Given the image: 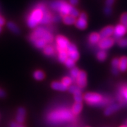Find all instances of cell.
Listing matches in <instances>:
<instances>
[{
	"instance_id": "6da1fadb",
	"label": "cell",
	"mask_w": 127,
	"mask_h": 127,
	"mask_svg": "<svg viewBox=\"0 0 127 127\" xmlns=\"http://www.w3.org/2000/svg\"><path fill=\"white\" fill-rule=\"evenodd\" d=\"M72 112L68 109L61 108V109L55 110L48 115L47 119L48 122L52 125H56L63 123L66 121H70L73 118Z\"/></svg>"
},
{
	"instance_id": "7a4b0ae2",
	"label": "cell",
	"mask_w": 127,
	"mask_h": 127,
	"mask_svg": "<svg viewBox=\"0 0 127 127\" xmlns=\"http://www.w3.org/2000/svg\"><path fill=\"white\" fill-rule=\"evenodd\" d=\"M50 6L53 10L59 12L63 17L66 15H70L76 18L79 15V11L76 8L63 1H53L50 4Z\"/></svg>"
},
{
	"instance_id": "3957f363",
	"label": "cell",
	"mask_w": 127,
	"mask_h": 127,
	"mask_svg": "<svg viewBox=\"0 0 127 127\" xmlns=\"http://www.w3.org/2000/svg\"><path fill=\"white\" fill-rule=\"evenodd\" d=\"M43 12L41 9L37 7L31 12V15L27 19V25L29 27L35 28L41 22L43 15Z\"/></svg>"
},
{
	"instance_id": "277c9868",
	"label": "cell",
	"mask_w": 127,
	"mask_h": 127,
	"mask_svg": "<svg viewBox=\"0 0 127 127\" xmlns=\"http://www.w3.org/2000/svg\"><path fill=\"white\" fill-rule=\"evenodd\" d=\"M30 39H41L48 43L53 41V36L50 32L42 27H38L32 32Z\"/></svg>"
},
{
	"instance_id": "5b68a950",
	"label": "cell",
	"mask_w": 127,
	"mask_h": 127,
	"mask_svg": "<svg viewBox=\"0 0 127 127\" xmlns=\"http://www.w3.org/2000/svg\"><path fill=\"white\" fill-rule=\"evenodd\" d=\"M84 99L92 106H103L106 103L103 101V97L96 93H87L84 95Z\"/></svg>"
},
{
	"instance_id": "8992f818",
	"label": "cell",
	"mask_w": 127,
	"mask_h": 127,
	"mask_svg": "<svg viewBox=\"0 0 127 127\" xmlns=\"http://www.w3.org/2000/svg\"><path fill=\"white\" fill-rule=\"evenodd\" d=\"M66 52L68 58L74 60V61L78 60L79 58V54L76 48V45L72 43H70L66 48Z\"/></svg>"
},
{
	"instance_id": "52a82bcc",
	"label": "cell",
	"mask_w": 127,
	"mask_h": 127,
	"mask_svg": "<svg viewBox=\"0 0 127 127\" xmlns=\"http://www.w3.org/2000/svg\"><path fill=\"white\" fill-rule=\"evenodd\" d=\"M56 43L58 45V51L63 50H66L67 47L70 44L69 41L66 37H63L62 35H58L56 37Z\"/></svg>"
},
{
	"instance_id": "ba28073f",
	"label": "cell",
	"mask_w": 127,
	"mask_h": 127,
	"mask_svg": "<svg viewBox=\"0 0 127 127\" xmlns=\"http://www.w3.org/2000/svg\"><path fill=\"white\" fill-rule=\"evenodd\" d=\"M98 44L99 48H101L102 50H105L112 47L114 44V40L112 38H110V37L101 39L99 41Z\"/></svg>"
},
{
	"instance_id": "9c48e42d",
	"label": "cell",
	"mask_w": 127,
	"mask_h": 127,
	"mask_svg": "<svg viewBox=\"0 0 127 127\" xmlns=\"http://www.w3.org/2000/svg\"><path fill=\"white\" fill-rule=\"evenodd\" d=\"M127 31L125 29L124 26L122 25L121 24L118 25L116 27L114 28V37L117 39H120L121 37H123V35L127 33Z\"/></svg>"
},
{
	"instance_id": "30bf717a",
	"label": "cell",
	"mask_w": 127,
	"mask_h": 127,
	"mask_svg": "<svg viewBox=\"0 0 127 127\" xmlns=\"http://www.w3.org/2000/svg\"><path fill=\"white\" fill-rule=\"evenodd\" d=\"M87 16L85 12H82L79 15V18H78L77 20H76L75 25H76V27L78 29L83 30L86 29L87 26Z\"/></svg>"
},
{
	"instance_id": "8fae6325",
	"label": "cell",
	"mask_w": 127,
	"mask_h": 127,
	"mask_svg": "<svg viewBox=\"0 0 127 127\" xmlns=\"http://www.w3.org/2000/svg\"><path fill=\"white\" fill-rule=\"evenodd\" d=\"M77 86L81 89L87 85V74L84 71H80L79 75L76 78Z\"/></svg>"
},
{
	"instance_id": "7c38bea8",
	"label": "cell",
	"mask_w": 127,
	"mask_h": 127,
	"mask_svg": "<svg viewBox=\"0 0 127 127\" xmlns=\"http://www.w3.org/2000/svg\"><path fill=\"white\" fill-rule=\"evenodd\" d=\"M113 33H114V27L112 26H108V27L102 29L99 35L101 39L108 38L112 35Z\"/></svg>"
},
{
	"instance_id": "4fadbf2b",
	"label": "cell",
	"mask_w": 127,
	"mask_h": 127,
	"mask_svg": "<svg viewBox=\"0 0 127 127\" xmlns=\"http://www.w3.org/2000/svg\"><path fill=\"white\" fill-rule=\"evenodd\" d=\"M120 108V106L118 104H112L108 106L105 110V116H110Z\"/></svg>"
},
{
	"instance_id": "5bb4252c",
	"label": "cell",
	"mask_w": 127,
	"mask_h": 127,
	"mask_svg": "<svg viewBox=\"0 0 127 127\" xmlns=\"http://www.w3.org/2000/svg\"><path fill=\"white\" fill-rule=\"evenodd\" d=\"M25 110L23 108H19L17 112L16 121L19 123H23L25 121Z\"/></svg>"
},
{
	"instance_id": "9a60e30c",
	"label": "cell",
	"mask_w": 127,
	"mask_h": 127,
	"mask_svg": "<svg viewBox=\"0 0 127 127\" xmlns=\"http://www.w3.org/2000/svg\"><path fill=\"white\" fill-rule=\"evenodd\" d=\"M32 43L38 48H44L47 46V42L41 39H30Z\"/></svg>"
},
{
	"instance_id": "2e32d148",
	"label": "cell",
	"mask_w": 127,
	"mask_h": 127,
	"mask_svg": "<svg viewBox=\"0 0 127 127\" xmlns=\"http://www.w3.org/2000/svg\"><path fill=\"white\" fill-rule=\"evenodd\" d=\"M52 88L56 90H59V91H65L68 89V87L65 86L62 82H58V81H54L52 83Z\"/></svg>"
},
{
	"instance_id": "e0dca14e",
	"label": "cell",
	"mask_w": 127,
	"mask_h": 127,
	"mask_svg": "<svg viewBox=\"0 0 127 127\" xmlns=\"http://www.w3.org/2000/svg\"><path fill=\"white\" fill-rule=\"evenodd\" d=\"M119 70L121 72H125L127 70V57L123 56L119 59Z\"/></svg>"
},
{
	"instance_id": "ac0fdd59",
	"label": "cell",
	"mask_w": 127,
	"mask_h": 127,
	"mask_svg": "<svg viewBox=\"0 0 127 127\" xmlns=\"http://www.w3.org/2000/svg\"><path fill=\"white\" fill-rule=\"evenodd\" d=\"M51 14L46 10L43 12V17H42L40 23H41V24H48V23H49L51 21Z\"/></svg>"
},
{
	"instance_id": "d6986e66",
	"label": "cell",
	"mask_w": 127,
	"mask_h": 127,
	"mask_svg": "<svg viewBox=\"0 0 127 127\" xmlns=\"http://www.w3.org/2000/svg\"><path fill=\"white\" fill-rule=\"evenodd\" d=\"M101 39V37H100L99 34H97V33H95V32H94L92 33L89 35V40L90 41V43L92 44H96L97 43H99V41Z\"/></svg>"
},
{
	"instance_id": "ffe728a7",
	"label": "cell",
	"mask_w": 127,
	"mask_h": 127,
	"mask_svg": "<svg viewBox=\"0 0 127 127\" xmlns=\"http://www.w3.org/2000/svg\"><path fill=\"white\" fill-rule=\"evenodd\" d=\"M83 108V105L81 103L79 102H76L73 105L72 108V112L74 115L79 114L80 112L81 111Z\"/></svg>"
},
{
	"instance_id": "44dd1931",
	"label": "cell",
	"mask_w": 127,
	"mask_h": 127,
	"mask_svg": "<svg viewBox=\"0 0 127 127\" xmlns=\"http://www.w3.org/2000/svg\"><path fill=\"white\" fill-rule=\"evenodd\" d=\"M63 21L64 23L66 25H72L76 23V18H74L70 15H66L63 17Z\"/></svg>"
},
{
	"instance_id": "7402d4cb",
	"label": "cell",
	"mask_w": 127,
	"mask_h": 127,
	"mask_svg": "<svg viewBox=\"0 0 127 127\" xmlns=\"http://www.w3.org/2000/svg\"><path fill=\"white\" fill-rule=\"evenodd\" d=\"M58 58H59V60H60V62H61V63H64L66 61V60L68 58L66 50H63L59 51V56H58Z\"/></svg>"
},
{
	"instance_id": "603a6c76",
	"label": "cell",
	"mask_w": 127,
	"mask_h": 127,
	"mask_svg": "<svg viewBox=\"0 0 127 127\" xmlns=\"http://www.w3.org/2000/svg\"><path fill=\"white\" fill-rule=\"evenodd\" d=\"M7 27H8L10 31L12 32L13 33H14V34H19V28L13 22H8L7 23Z\"/></svg>"
},
{
	"instance_id": "cb8c5ba5",
	"label": "cell",
	"mask_w": 127,
	"mask_h": 127,
	"mask_svg": "<svg viewBox=\"0 0 127 127\" xmlns=\"http://www.w3.org/2000/svg\"><path fill=\"white\" fill-rule=\"evenodd\" d=\"M44 54L47 56H53L55 53L54 51V48L52 46H50V45H47L46 47L44 48Z\"/></svg>"
},
{
	"instance_id": "d4e9b609",
	"label": "cell",
	"mask_w": 127,
	"mask_h": 127,
	"mask_svg": "<svg viewBox=\"0 0 127 127\" xmlns=\"http://www.w3.org/2000/svg\"><path fill=\"white\" fill-rule=\"evenodd\" d=\"M33 76H34V79H35L36 80L41 81L44 79L45 74L41 70H36L35 72H34V74H33Z\"/></svg>"
},
{
	"instance_id": "484cf974",
	"label": "cell",
	"mask_w": 127,
	"mask_h": 127,
	"mask_svg": "<svg viewBox=\"0 0 127 127\" xmlns=\"http://www.w3.org/2000/svg\"><path fill=\"white\" fill-rule=\"evenodd\" d=\"M106 57H107V54H106V52L105 50H101V51L98 52L97 54V58L100 61H105L106 60Z\"/></svg>"
},
{
	"instance_id": "4316f807",
	"label": "cell",
	"mask_w": 127,
	"mask_h": 127,
	"mask_svg": "<svg viewBox=\"0 0 127 127\" xmlns=\"http://www.w3.org/2000/svg\"><path fill=\"white\" fill-rule=\"evenodd\" d=\"M74 100H75L76 102H79V103H81L82 102L83 95L81 90H77L75 93H74Z\"/></svg>"
},
{
	"instance_id": "83f0119b",
	"label": "cell",
	"mask_w": 127,
	"mask_h": 127,
	"mask_svg": "<svg viewBox=\"0 0 127 127\" xmlns=\"http://www.w3.org/2000/svg\"><path fill=\"white\" fill-rule=\"evenodd\" d=\"M121 24L123 25L127 31V12L123 13L121 16Z\"/></svg>"
},
{
	"instance_id": "f1b7e54d",
	"label": "cell",
	"mask_w": 127,
	"mask_h": 127,
	"mask_svg": "<svg viewBox=\"0 0 127 127\" xmlns=\"http://www.w3.org/2000/svg\"><path fill=\"white\" fill-rule=\"evenodd\" d=\"M79 72H80V71L79 70V69L76 67H74L72 68H71V71H70V74L72 77L74 79H76L79 75Z\"/></svg>"
},
{
	"instance_id": "f546056e",
	"label": "cell",
	"mask_w": 127,
	"mask_h": 127,
	"mask_svg": "<svg viewBox=\"0 0 127 127\" xmlns=\"http://www.w3.org/2000/svg\"><path fill=\"white\" fill-rule=\"evenodd\" d=\"M64 64L67 66L68 68H72L75 66V61L74 60H72L70 58H68L67 60H66V61L64 62Z\"/></svg>"
},
{
	"instance_id": "4dcf8cb0",
	"label": "cell",
	"mask_w": 127,
	"mask_h": 127,
	"mask_svg": "<svg viewBox=\"0 0 127 127\" xmlns=\"http://www.w3.org/2000/svg\"><path fill=\"white\" fill-rule=\"evenodd\" d=\"M118 45L122 48H127V38H123L119 39L118 42Z\"/></svg>"
},
{
	"instance_id": "1f68e13d",
	"label": "cell",
	"mask_w": 127,
	"mask_h": 127,
	"mask_svg": "<svg viewBox=\"0 0 127 127\" xmlns=\"http://www.w3.org/2000/svg\"><path fill=\"white\" fill-rule=\"evenodd\" d=\"M72 82V80L71 79V78L68 77H65L62 79V83L66 87H68V86L70 85Z\"/></svg>"
},
{
	"instance_id": "d6a6232c",
	"label": "cell",
	"mask_w": 127,
	"mask_h": 127,
	"mask_svg": "<svg viewBox=\"0 0 127 127\" xmlns=\"http://www.w3.org/2000/svg\"><path fill=\"white\" fill-rule=\"evenodd\" d=\"M68 91H69L70 93H75L76 91L77 90H81V89L79 88L78 86H76V85H72V86H70V87H68Z\"/></svg>"
},
{
	"instance_id": "836d02e7",
	"label": "cell",
	"mask_w": 127,
	"mask_h": 127,
	"mask_svg": "<svg viewBox=\"0 0 127 127\" xmlns=\"http://www.w3.org/2000/svg\"><path fill=\"white\" fill-rule=\"evenodd\" d=\"M119 60L118 58H114L112 61V68H118L119 67Z\"/></svg>"
},
{
	"instance_id": "e575fe53",
	"label": "cell",
	"mask_w": 127,
	"mask_h": 127,
	"mask_svg": "<svg viewBox=\"0 0 127 127\" xmlns=\"http://www.w3.org/2000/svg\"><path fill=\"white\" fill-rule=\"evenodd\" d=\"M112 12V10L111 6H106L105 8V9H104V12L105 13V14L106 15H110L111 14Z\"/></svg>"
},
{
	"instance_id": "d590c367",
	"label": "cell",
	"mask_w": 127,
	"mask_h": 127,
	"mask_svg": "<svg viewBox=\"0 0 127 127\" xmlns=\"http://www.w3.org/2000/svg\"><path fill=\"white\" fill-rule=\"evenodd\" d=\"M115 0H106V5L107 6H112V5L114 3Z\"/></svg>"
},
{
	"instance_id": "8d00e7d4",
	"label": "cell",
	"mask_w": 127,
	"mask_h": 127,
	"mask_svg": "<svg viewBox=\"0 0 127 127\" xmlns=\"http://www.w3.org/2000/svg\"><path fill=\"white\" fill-rule=\"evenodd\" d=\"M112 73L114 75H118V73H119V68H112Z\"/></svg>"
},
{
	"instance_id": "74e56055",
	"label": "cell",
	"mask_w": 127,
	"mask_h": 127,
	"mask_svg": "<svg viewBox=\"0 0 127 127\" xmlns=\"http://www.w3.org/2000/svg\"><path fill=\"white\" fill-rule=\"evenodd\" d=\"M123 95L124 97L125 100L127 101V89H124L123 90Z\"/></svg>"
},
{
	"instance_id": "f35d334b",
	"label": "cell",
	"mask_w": 127,
	"mask_h": 127,
	"mask_svg": "<svg viewBox=\"0 0 127 127\" xmlns=\"http://www.w3.org/2000/svg\"><path fill=\"white\" fill-rule=\"evenodd\" d=\"M71 5H76L79 3V0H70Z\"/></svg>"
},
{
	"instance_id": "ab89813d",
	"label": "cell",
	"mask_w": 127,
	"mask_h": 127,
	"mask_svg": "<svg viewBox=\"0 0 127 127\" xmlns=\"http://www.w3.org/2000/svg\"><path fill=\"white\" fill-rule=\"evenodd\" d=\"M5 96V92L4 90L0 89V97H4Z\"/></svg>"
},
{
	"instance_id": "60d3db41",
	"label": "cell",
	"mask_w": 127,
	"mask_h": 127,
	"mask_svg": "<svg viewBox=\"0 0 127 127\" xmlns=\"http://www.w3.org/2000/svg\"><path fill=\"white\" fill-rule=\"evenodd\" d=\"M4 24H5V19L3 18H2L1 16H0V26L1 27Z\"/></svg>"
},
{
	"instance_id": "b9f144b4",
	"label": "cell",
	"mask_w": 127,
	"mask_h": 127,
	"mask_svg": "<svg viewBox=\"0 0 127 127\" xmlns=\"http://www.w3.org/2000/svg\"><path fill=\"white\" fill-rule=\"evenodd\" d=\"M19 126V125L18 123H16L15 122H12L11 124H10V127H18Z\"/></svg>"
},
{
	"instance_id": "7bdbcfd3",
	"label": "cell",
	"mask_w": 127,
	"mask_h": 127,
	"mask_svg": "<svg viewBox=\"0 0 127 127\" xmlns=\"http://www.w3.org/2000/svg\"><path fill=\"white\" fill-rule=\"evenodd\" d=\"M127 127L126 125H123V126H121V127Z\"/></svg>"
},
{
	"instance_id": "ee69618b",
	"label": "cell",
	"mask_w": 127,
	"mask_h": 127,
	"mask_svg": "<svg viewBox=\"0 0 127 127\" xmlns=\"http://www.w3.org/2000/svg\"><path fill=\"white\" fill-rule=\"evenodd\" d=\"M1 32V27L0 26V32Z\"/></svg>"
},
{
	"instance_id": "f6af8a7d",
	"label": "cell",
	"mask_w": 127,
	"mask_h": 127,
	"mask_svg": "<svg viewBox=\"0 0 127 127\" xmlns=\"http://www.w3.org/2000/svg\"><path fill=\"white\" fill-rule=\"evenodd\" d=\"M125 125H126V126H127V121H126V123H125Z\"/></svg>"
},
{
	"instance_id": "bcb514c9",
	"label": "cell",
	"mask_w": 127,
	"mask_h": 127,
	"mask_svg": "<svg viewBox=\"0 0 127 127\" xmlns=\"http://www.w3.org/2000/svg\"><path fill=\"white\" fill-rule=\"evenodd\" d=\"M18 127H23V126H19Z\"/></svg>"
}]
</instances>
